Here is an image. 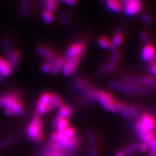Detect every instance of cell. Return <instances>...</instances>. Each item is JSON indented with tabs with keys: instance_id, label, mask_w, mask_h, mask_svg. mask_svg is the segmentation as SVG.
I'll return each instance as SVG.
<instances>
[{
	"instance_id": "obj_3",
	"label": "cell",
	"mask_w": 156,
	"mask_h": 156,
	"mask_svg": "<svg viewBox=\"0 0 156 156\" xmlns=\"http://www.w3.org/2000/svg\"><path fill=\"white\" fill-rule=\"evenodd\" d=\"M27 133L29 138L37 143L41 142L44 139L42 133V120L36 112L27 127Z\"/></svg>"
},
{
	"instance_id": "obj_29",
	"label": "cell",
	"mask_w": 156,
	"mask_h": 156,
	"mask_svg": "<svg viewBox=\"0 0 156 156\" xmlns=\"http://www.w3.org/2000/svg\"><path fill=\"white\" fill-rule=\"evenodd\" d=\"M42 17L43 20L47 23H51L53 21V13L46 11V10H45L44 11H43Z\"/></svg>"
},
{
	"instance_id": "obj_22",
	"label": "cell",
	"mask_w": 156,
	"mask_h": 156,
	"mask_svg": "<svg viewBox=\"0 0 156 156\" xmlns=\"http://www.w3.org/2000/svg\"><path fill=\"white\" fill-rule=\"evenodd\" d=\"M139 84L147 86H152L153 87H156V80L153 77H143L139 80Z\"/></svg>"
},
{
	"instance_id": "obj_1",
	"label": "cell",
	"mask_w": 156,
	"mask_h": 156,
	"mask_svg": "<svg viewBox=\"0 0 156 156\" xmlns=\"http://www.w3.org/2000/svg\"><path fill=\"white\" fill-rule=\"evenodd\" d=\"M0 109H5L7 115H21L24 113L23 105L16 94L7 93L0 96Z\"/></svg>"
},
{
	"instance_id": "obj_6",
	"label": "cell",
	"mask_w": 156,
	"mask_h": 156,
	"mask_svg": "<svg viewBox=\"0 0 156 156\" xmlns=\"http://www.w3.org/2000/svg\"><path fill=\"white\" fill-rule=\"evenodd\" d=\"M85 49V44L83 42H78L73 44L66 51L67 58H80Z\"/></svg>"
},
{
	"instance_id": "obj_45",
	"label": "cell",
	"mask_w": 156,
	"mask_h": 156,
	"mask_svg": "<svg viewBox=\"0 0 156 156\" xmlns=\"http://www.w3.org/2000/svg\"><path fill=\"white\" fill-rule=\"evenodd\" d=\"M105 66L100 68L98 71V72H97V73H98V75L99 76H102V75H103V74H104V72H105Z\"/></svg>"
},
{
	"instance_id": "obj_46",
	"label": "cell",
	"mask_w": 156,
	"mask_h": 156,
	"mask_svg": "<svg viewBox=\"0 0 156 156\" xmlns=\"http://www.w3.org/2000/svg\"><path fill=\"white\" fill-rule=\"evenodd\" d=\"M150 91V88L148 87H143V89H141L140 90V93L141 94H146L148 93V92Z\"/></svg>"
},
{
	"instance_id": "obj_10",
	"label": "cell",
	"mask_w": 156,
	"mask_h": 156,
	"mask_svg": "<svg viewBox=\"0 0 156 156\" xmlns=\"http://www.w3.org/2000/svg\"><path fill=\"white\" fill-rule=\"evenodd\" d=\"M142 9V5L140 2H135L131 1L124 7V13L127 16H133L138 14Z\"/></svg>"
},
{
	"instance_id": "obj_49",
	"label": "cell",
	"mask_w": 156,
	"mask_h": 156,
	"mask_svg": "<svg viewBox=\"0 0 156 156\" xmlns=\"http://www.w3.org/2000/svg\"><path fill=\"white\" fill-rule=\"evenodd\" d=\"M3 77H4L1 74H0V81H2L3 80Z\"/></svg>"
},
{
	"instance_id": "obj_19",
	"label": "cell",
	"mask_w": 156,
	"mask_h": 156,
	"mask_svg": "<svg viewBox=\"0 0 156 156\" xmlns=\"http://www.w3.org/2000/svg\"><path fill=\"white\" fill-rule=\"evenodd\" d=\"M65 61L66 59L65 58L58 57L56 62L55 63V65L53 66L52 73H53L54 74H57L60 72H61L63 66H64Z\"/></svg>"
},
{
	"instance_id": "obj_27",
	"label": "cell",
	"mask_w": 156,
	"mask_h": 156,
	"mask_svg": "<svg viewBox=\"0 0 156 156\" xmlns=\"http://www.w3.org/2000/svg\"><path fill=\"white\" fill-rule=\"evenodd\" d=\"M36 108H37L36 113L39 116L45 115L46 113H48L49 111H50V110H49L48 107L47 106H46V105H44V104L40 103V102H39L38 101H37Z\"/></svg>"
},
{
	"instance_id": "obj_37",
	"label": "cell",
	"mask_w": 156,
	"mask_h": 156,
	"mask_svg": "<svg viewBox=\"0 0 156 156\" xmlns=\"http://www.w3.org/2000/svg\"><path fill=\"white\" fill-rule=\"evenodd\" d=\"M141 20L143 23H144L145 24H151V23L152 22V19L151 18L150 16H149L148 14H144L141 16Z\"/></svg>"
},
{
	"instance_id": "obj_11",
	"label": "cell",
	"mask_w": 156,
	"mask_h": 156,
	"mask_svg": "<svg viewBox=\"0 0 156 156\" xmlns=\"http://www.w3.org/2000/svg\"><path fill=\"white\" fill-rule=\"evenodd\" d=\"M7 62L11 66L12 70H14L19 65L20 61L21 55L17 50H12V52L10 53V55L8 56Z\"/></svg>"
},
{
	"instance_id": "obj_39",
	"label": "cell",
	"mask_w": 156,
	"mask_h": 156,
	"mask_svg": "<svg viewBox=\"0 0 156 156\" xmlns=\"http://www.w3.org/2000/svg\"><path fill=\"white\" fill-rule=\"evenodd\" d=\"M119 58H120V53H119V52L115 51L113 52V55H112V56H111L110 62H113V63H115V64H116V62H118Z\"/></svg>"
},
{
	"instance_id": "obj_28",
	"label": "cell",
	"mask_w": 156,
	"mask_h": 156,
	"mask_svg": "<svg viewBox=\"0 0 156 156\" xmlns=\"http://www.w3.org/2000/svg\"><path fill=\"white\" fill-rule=\"evenodd\" d=\"M56 8H57L56 0H46V11L53 13L55 11Z\"/></svg>"
},
{
	"instance_id": "obj_38",
	"label": "cell",
	"mask_w": 156,
	"mask_h": 156,
	"mask_svg": "<svg viewBox=\"0 0 156 156\" xmlns=\"http://www.w3.org/2000/svg\"><path fill=\"white\" fill-rule=\"evenodd\" d=\"M155 133L154 132H153V131H150V132H149V133L146 134L144 139L142 141V142H144V143L148 144L151 141V140L155 137Z\"/></svg>"
},
{
	"instance_id": "obj_2",
	"label": "cell",
	"mask_w": 156,
	"mask_h": 156,
	"mask_svg": "<svg viewBox=\"0 0 156 156\" xmlns=\"http://www.w3.org/2000/svg\"><path fill=\"white\" fill-rule=\"evenodd\" d=\"M94 100L99 101L100 104L104 110L115 113L117 111V103L114 98L109 92L102 90H94Z\"/></svg>"
},
{
	"instance_id": "obj_30",
	"label": "cell",
	"mask_w": 156,
	"mask_h": 156,
	"mask_svg": "<svg viewBox=\"0 0 156 156\" xmlns=\"http://www.w3.org/2000/svg\"><path fill=\"white\" fill-rule=\"evenodd\" d=\"M3 47L4 49L5 53V54L9 56L10 53L12 52V49H11V42L9 40L8 38H5L3 41Z\"/></svg>"
},
{
	"instance_id": "obj_7",
	"label": "cell",
	"mask_w": 156,
	"mask_h": 156,
	"mask_svg": "<svg viewBox=\"0 0 156 156\" xmlns=\"http://www.w3.org/2000/svg\"><path fill=\"white\" fill-rule=\"evenodd\" d=\"M141 58L145 62H156V52L155 49L152 46L148 44H146L143 49L141 52Z\"/></svg>"
},
{
	"instance_id": "obj_44",
	"label": "cell",
	"mask_w": 156,
	"mask_h": 156,
	"mask_svg": "<svg viewBox=\"0 0 156 156\" xmlns=\"http://www.w3.org/2000/svg\"><path fill=\"white\" fill-rule=\"evenodd\" d=\"M58 1L65 3V4L68 5H70V6L75 5L76 3V0H58Z\"/></svg>"
},
{
	"instance_id": "obj_26",
	"label": "cell",
	"mask_w": 156,
	"mask_h": 156,
	"mask_svg": "<svg viewBox=\"0 0 156 156\" xmlns=\"http://www.w3.org/2000/svg\"><path fill=\"white\" fill-rule=\"evenodd\" d=\"M51 104L53 106L55 107H58V108H60V107L63 105L62 104V101L60 96L57 94H51Z\"/></svg>"
},
{
	"instance_id": "obj_8",
	"label": "cell",
	"mask_w": 156,
	"mask_h": 156,
	"mask_svg": "<svg viewBox=\"0 0 156 156\" xmlns=\"http://www.w3.org/2000/svg\"><path fill=\"white\" fill-rule=\"evenodd\" d=\"M79 63V58H67L65 61L62 72L65 76H70L76 70Z\"/></svg>"
},
{
	"instance_id": "obj_41",
	"label": "cell",
	"mask_w": 156,
	"mask_h": 156,
	"mask_svg": "<svg viewBox=\"0 0 156 156\" xmlns=\"http://www.w3.org/2000/svg\"><path fill=\"white\" fill-rule=\"evenodd\" d=\"M140 36L141 41H142L144 44H146V45L148 44H149V38H148L147 33L143 31V32L140 33Z\"/></svg>"
},
{
	"instance_id": "obj_25",
	"label": "cell",
	"mask_w": 156,
	"mask_h": 156,
	"mask_svg": "<svg viewBox=\"0 0 156 156\" xmlns=\"http://www.w3.org/2000/svg\"><path fill=\"white\" fill-rule=\"evenodd\" d=\"M30 10V0H22L21 3V12L23 16H27Z\"/></svg>"
},
{
	"instance_id": "obj_16",
	"label": "cell",
	"mask_w": 156,
	"mask_h": 156,
	"mask_svg": "<svg viewBox=\"0 0 156 156\" xmlns=\"http://www.w3.org/2000/svg\"><path fill=\"white\" fill-rule=\"evenodd\" d=\"M106 5L111 11L114 12H120L122 6L119 0H106Z\"/></svg>"
},
{
	"instance_id": "obj_35",
	"label": "cell",
	"mask_w": 156,
	"mask_h": 156,
	"mask_svg": "<svg viewBox=\"0 0 156 156\" xmlns=\"http://www.w3.org/2000/svg\"><path fill=\"white\" fill-rule=\"evenodd\" d=\"M148 71L152 76H156V62L150 63L148 66Z\"/></svg>"
},
{
	"instance_id": "obj_48",
	"label": "cell",
	"mask_w": 156,
	"mask_h": 156,
	"mask_svg": "<svg viewBox=\"0 0 156 156\" xmlns=\"http://www.w3.org/2000/svg\"><path fill=\"white\" fill-rule=\"evenodd\" d=\"M115 156H126L125 154H124V152H122V151H119V152H117Z\"/></svg>"
},
{
	"instance_id": "obj_47",
	"label": "cell",
	"mask_w": 156,
	"mask_h": 156,
	"mask_svg": "<svg viewBox=\"0 0 156 156\" xmlns=\"http://www.w3.org/2000/svg\"><path fill=\"white\" fill-rule=\"evenodd\" d=\"M130 1L131 0H122V2H120L122 4V6L125 7L127 4L130 2Z\"/></svg>"
},
{
	"instance_id": "obj_14",
	"label": "cell",
	"mask_w": 156,
	"mask_h": 156,
	"mask_svg": "<svg viewBox=\"0 0 156 156\" xmlns=\"http://www.w3.org/2000/svg\"><path fill=\"white\" fill-rule=\"evenodd\" d=\"M123 41V35L120 31H117L115 34L114 37L112 39V41L111 42L110 45V50L112 51H115L116 48L118 46H119L122 42Z\"/></svg>"
},
{
	"instance_id": "obj_50",
	"label": "cell",
	"mask_w": 156,
	"mask_h": 156,
	"mask_svg": "<svg viewBox=\"0 0 156 156\" xmlns=\"http://www.w3.org/2000/svg\"><path fill=\"white\" fill-rule=\"evenodd\" d=\"M148 156H155V154L154 153H150Z\"/></svg>"
},
{
	"instance_id": "obj_9",
	"label": "cell",
	"mask_w": 156,
	"mask_h": 156,
	"mask_svg": "<svg viewBox=\"0 0 156 156\" xmlns=\"http://www.w3.org/2000/svg\"><path fill=\"white\" fill-rule=\"evenodd\" d=\"M109 85L111 88H113V89L125 92V93L133 94L136 92V88L131 87L128 85L124 83H120L116 81H113L110 82Z\"/></svg>"
},
{
	"instance_id": "obj_32",
	"label": "cell",
	"mask_w": 156,
	"mask_h": 156,
	"mask_svg": "<svg viewBox=\"0 0 156 156\" xmlns=\"http://www.w3.org/2000/svg\"><path fill=\"white\" fill-rule=\"evenodd\" d=\"M124 83L131 87L136 88V87H138L140 85L137 81H136L133 79V78H131L129 77H125L124 78Z\"/></svg>"
},
{
	"instance_id": "obj_24",
	"label": "cell",
	"mask_w": 156,
	"mask_h": 156,
	"mask_svg": "<svg viewBox=\"0 0 156 156\" xmlns=\"http://www.w3.org/2000/svg\"><path fill=\"white\" fill-rule=\"evenodd\" d=\"M98 44L104 50H107L110 48L111 42L105 37H101L98 39Z\"/></svg>"
},
{
	"instance_id": "obj_31",
	"label": "cell",
	"mask_w": 156,
	"mask_h": 156,
	"mask_svg": "<svg viewBox=\"0 0 156 156\" xmlns=\"http://www.w3.org/2000/svg\"><path fill=\"white\" fill-rule=\"evenodd\" d=\"M126 108H127V110H128V112L130 117H131L132 119L137 118L139 116L138 111L133 105H130L128 106H126Z\"/></svg>"
},
{
	"instance_id": "obj_34",
	"label": "cell",
	"mask_w": 156,
	"mask_h": 156,
	"mask_svg": "<svg viewBox=\"0 0 156 156\" xmlns=\"http://www.w3.org/2000/svg\"><path fill=\"white\" fill-rule=\"evenodd\" d=\"M156 150V137L153 138L148 143V150L150 153H154Z\"/></svg>"
},
{
	"instance_id": "obj_43",
	"label": "cell",
	"mask_w": 156,
	"mask_h": 156,
	"mask_svg": "<svg viewBox=\"0 0 156 156\" xmlns=\"http://www.w3.org/2000/svg\"><path fill=\"white\" fill-rule=\"evenodd\" d=\"M148 149V144L142 142L140 144H139V150L140 152H145L146 151H147Z\"/></svg>"
},
{
	"instance_id": "obj_5",
	"label": "cell",
	"mask_w": 156,
	"mask_h": 156,
	"mask_svg": "<svg viewBox=\"0 0 156 156\" xmlns=\"http://www.w3.org/2000/svg\"><path fill=\"white\" fill-rule=\"evenodd\" d=\"M76 135V131L74 128H68L66 130L62 131V132L58 133L54 132L51 136V138L53 141H55L57 143H59L63 140H66L68 139H72Z\"/></svg>"
},
{
	"instance_id": "obj_4",
	"label": "cell",
	"mask_w": 156,
	"mask_h": 156,
	"mask_svg": "<svg viewBox=\"0 0 156 156\" xmlns=\"http://www.w3.org/2000/svg\"><path fill=\"white\" fill-rule=\"evenodd\" d=\"M138 122L140 128L139 132L142 131V132L148 133L150 131H153L155 133L156 120L153 116L149 114H144L141 116L140 120Z\"/></svg>"
},
{
	"instance_id": "obj_51",
	"label": "cell",
	"mask_w": 156,
	"mask_h": 156,
	"mask_svg": "<svg viewBox=\"0 0 156 156\" xmlns=\"http://www.w3.org/2000/svg\"><path fill=\"white\" fill-rule=\"evenodd\" d=\"M154 154H155V156H156V150H155V152H154Z\"/></svg>"
},
{
	"instance_id": "obj_15",
	"label": "cell",
	"mask_w": 156,
	"mask_h": 156,
	"mask_svg": "<svg viewBox=\"0 0 156 156\" xmlns=\"http://www.w3.org/2000/svg\"><path fill=\"white\" fill-rule=\"evenodd\" d=\"M12 71L7 61L0 57V74L3 77H7L11 74Z\"/></svg>"
},
{
	"instance_id": "obj_17",
	"label": "cell",
	"mask_w": 156,
	"mask_h": 156,
	"mask_svg": "<svg viewBox=\"0 0 156 156\" xmlns=\"http://www.w3.org/2000/svg\"><path fill=\"white\" fill-rule=\"evenodd\" d=\"M38 101L40 102V103L47 106L50 111L55 109L54 107L53 106V105L51 104V94H49V93L42 94Z\"/></svg>"
},
{
	"instance_id": "obj_21",
	"label": "cell",
	"mask_w": 156,
	"mask_h": 156,
	"mask_svg": "<svg viewBox=\"0 0 156 156\" xmlns=\"http://www.w3.org/2000/svg\"><path fill=\"white\" fill-rule=\"evenodd\" d=\"M139 143H134L131 144L128 146H126L122 152H124L125 155H130L133 154L135 152L139 150Z\"/></svg>"
},
{
	"instance_id": "obj_42",
	"label": "cell",
	"mask_w": 156,
	"mask_h": 156,
	"mask_svg": "<svg viewBox=\"0 0 156 156\" xmlns=\"http://www.w3.org/2000/svg\"><path fill=\"white\" fill-rule=\"evenodd\" d=\"M87 153L90 156H98L99 155V152L98 149L90 148L87 150Z\"/></svg>"
},
{
	"instance_id": "obj_36",
	"label": "cell",
	"mask_w": 156,
	"mask_h": 156,
	"mask_svg": "<svg viewBox=\"0 0 156 156\" xmlns=\"http://www.w3.org/2000/svg\"><path fill=\"white\" fill-rule=\"evenodd\" d=\"M42 71L44 73H47V74H49V73H51L52 70H53V66L50 65L48 63H44V64L42 65L41 67Z\"/></svg>"
},
{
	"instance_id": "obj_12",
	"label": "cell",
	"mask_w": 156,
	"mask_h": 156,
	"mask_svg": "<svg viewBox=\"0 0 156 156\" xmlns=\"http://www.w3.org/2000/svg\"><path fill=\"white\" fill-rule=\"evenodd\" d=\"M53 126L54 128H55L56 132L58 133L62 132V131L66 130L68 128H69L68 120L61 119L58 116H57L54 120H53Z\"/></svg>"
},
{
	"instance_id": "obj_13",
	"label": "cell",
	"mask_w": 156,
	"mask_h": 156,
	"mask_svg": "<svg viewBox=\"0 0 156 156\" xmlns=\"http://www.w3.org/2000/svg\"><path fill=\"white\" fill-rule=\"evenodd\" d=\"M73 109L70 105H62L58 110L57 116L60 117L61 119H67L72 115Z\"/></svg>"
},
{
	"instance_id": "obj_20",
	"label": "cell",
	"mask_w": 156,
	"mask_h": 156,
	"mask_svg": "<svg viewBox=\"0 0 156 156\" xmlns=\"http://www.w3.org/2000/svg\"><path fill=\"white\" fill-rule=\"evenodd\" d=\"M37 51L39 55L44 57V58H47L48 60L49 58H50L53 57V53L52 51L49 50L48 48L44 47V46H39L37 48Z\"/></svg>"
},
{
	"instance_id": "obj_40",
	"label": "cell",
	"mask_w": 156,
	"mask_h": 156,
	"mask_svg": "<svg viewBox=\"0 0 156 156\" xmlns=\"http://www.w3.org/2000/svg\"><path fill=\"white\" fill-rule=\"evenodd\" d=\"M14 140V138H7L5 140H3L0 142V148H3L4 146L11 144Z\"/></svg>"
},
{
	"instance_id": "obj_33",
	"label": "cell",
	"mask_w": 156,
	"mask_h": 156,
	"mask_svg": "<svg viewBox=\"0 0 156 156\" xmlns=\"http://www.w3.org/2000/svg\"><path fill=\"white\" fill-rule=\"evenodd\" d=\"M70 22V18L68 14L66 13H63L61 18V22L63 26H66L68 25Z\"/></svg>"
},
{
	"instance_id": "obj_23",
	"label": "cell",
	"mask_w": 156,
	"mask_h": 156,
	"mask_svg": "<svg viewBox=\"0 0 156 156\" xmlns=\"http://www.w3.org/2000/svg\"><path fill=\"white\" fill-rule=\"evenodd\" d=\"M117 111L120 112L122 116L124 119L128 120L130 118L128 110H127L126 106L123 103H121V102L120 103H117Z\"/></svg>"
},
{
	"instance_id": "obj_18",
	"label": "cell",
	"mask_w": 156,
	"mask_h": 156,
	"mask_svg": "<svg viewBox=\"0 0 156 156\" xmlns=\"http://www.w3.org/2000/svg\"><path fill=\"white\" fill-rule=\"evenodd\" d=\"M87 136L88 140H89V143L92 146L91 148H98V139L97 135L95 133L93 130H88L87 133Z\"/></svg>"
}]
</instances>
